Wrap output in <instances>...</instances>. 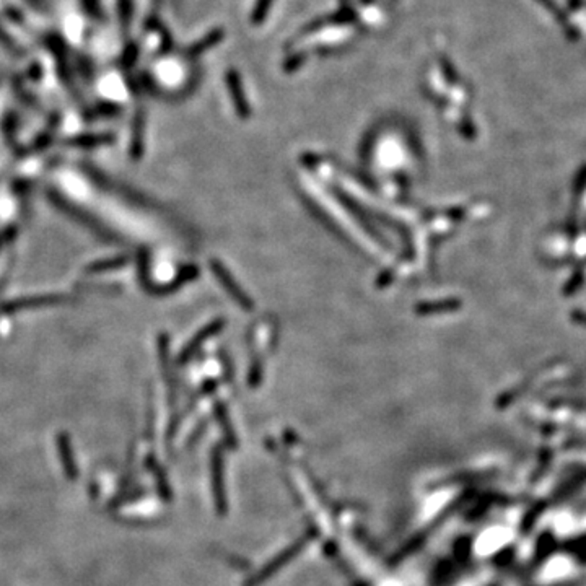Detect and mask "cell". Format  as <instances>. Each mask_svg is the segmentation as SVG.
Wrapping results in <instances>:
<instances>
[{"mask_svg":"<svg viewBox=\"0 0 586 586\" xmlns=\"http://www.w3.org/2000/svg\"><path fill=\"white\" fill-rule=\"evenodd\" d=\"M310 539H311V534H306V536H303L302 539L295 540L292 546H289L287 549H284V551L277 554V556L272 558L271 562H267L266 565L262 567V569L259 570L256 575H253L251 578L246 580V583H244V585H246V586H259L261 583H264V581L269 580L271 576H274L277 572L284 569L285 565H289V563L292 562L293 558L297 557L298 554L306 547V544L310 543Z\"/></svg>","mask_w":586,"mask_h":586,"instance_id":"6da1fadb","label":"cell"},{"mask_svg":"<svg viewBox=\"0 0 586 586\" xmlns=\"http://www.w3.org/2000/svg\"><path fill=\"white\" fill-rule=\"evenodd\" d=\"M212 480H213V500L220 515L226 513V495H225V482H224V460L219 451L213 453L212 456Z\"/></svg>","mask_w":586,"mask_h":586,"instance_id":"7a4b0ae2","label":"cell"},{"mask_svg":"<svg viewBox=\"0 0 586 586\" xmlns=\"http://www.w3.org/2000/svg\"><path fill=\"white\" fill-rule=\"evenodd\" d=\"M228 86H230V90H231V97H233V99H235L236 108H238L240 115L246 116V113H249L248 111V104H244L243 93H242V85H240L238 75H236V74H230L228 75Z\"/></svg>","mask_w":586,"mask_h":586,"instance_id":"3957f363","label":"cell"},{"mask_svg":"<svg viewBox=\"0 0 586 586\" xmlns=\"http://www.w3.org/2000/svg\"><path fill=\"white\" fill-rule=\"evenodd\" d=\"M272 0H259L256 8H254V15H253V21L254 23H259V21L262 20V18L266 17L267 10H269Z\"/></svg>","mask_w":586,"mask_h":586,"instance_id":"277c9868","label":"cell"}]
</instances>
